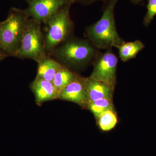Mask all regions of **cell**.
Instances as JSON below:
<instances>
[{"mask_svg":"<svg viewBox=\"0 0 156 156\" xmlns=\"http://www.w3.org/2000/svg\"><path fill=\"white\" fill-rule=\"evenodd\" d=\"M100 53L89 40L72 37L59 45L51 54L59 63L69 69L93 64Z\"/></svg>","mask_w":156,"mask_h":156,"instance_id":"obj_2","label":"cell"},{"mask_svg":"<svg viewBox=\"0 0 156 156\" xmlns=\"http://www.w3.org/2000/svg\"><path fill=\"white\" fill-rule=\"evenodd\" d=\"M87 109L93 114L96 119L104 112L108 110H115V108L113 99L103 98L89 101L87 104Z\"/></svg>","mask_w":156,"mask_h":156,"instance_id":"obj_15","label":"cell"},{"mask_svg":"<svg viewBox=\"0 0 156 156\" xmlns=\"http://www.w3.org/2000/svg\"><path fill=\"white\" fill-rule=\"evenodd\" d=\"M86 85L89 102L103 98L113 99L115 87L89 77L86 78Z\"/></svg>","mask_w":156,"mask_h":156,"instance_id":"obj_10","label":"cell"},{"mask_svg":"<svg viewBox=\"0 0 156 156\" xmlns=\"http://www.w3.org/2000/svg\"><path fill=\"white\" fill-rule=\"evenodd\" d=\"M119 1H105L100 19L86 29L87 40L98 50H107L125 42L117 32L115 20V9Z\"/></svg>","mask_w":156,"mask_h":156,"instance_id":"obj_1","label":"cell"},{"mask_svg":"<svg viewBox=\"0 0 156 156\" xmlns=\"http://www.w3.org/2000/svg\"><path fill=\"white\" fill-rule=\"evenodd\" d=\"M0 23H1V22H0Z\"/></svg>","mask_w":156,"mask_h":156,"instance_id":"obj_20","label":"cell"},{"mask_svg":"<svg viewBox=\"0 0 156 156\" xmlns=\"http://www.w3.org/2000/svg\"><path fill=\"white\" fill-rule=\"evenodd\" d=\"M118 58L112 50L100 53L93 63V70L89 78L115 87Z\"/></svg>","mask_w":156,"mask_h":156,"instance_id":"obj_6","label":"cell"},{"mask_svg":"<svg viewBox=\"0 0 156 156\" xmlns=\"http://www.w3.org/2000/svg\"><path fill=\"white\" fill-rule=\"evenodd\" d=\"M30 87L38 105H41L47 101L58 99L59 92L52 82L36 77L31 83Z\"/></svg>","mask_w":156,"mask_h":156,"instance_id":"obj_9","label":"cell"},{"mask_svg":"<svg viewBox=\"0 0 156 156\" xmlns=\"http://www.w3.org/2000/svg\"><path fill=\"white\" fill-rule=\"evenodd\" d=\"M144 1V0H130L131 2L135 5H138Z\"/></svg>","mask_w":156,"mask_h":156,"instance_id":"obj_19","label":"cell"},{"mask_svg":"<svg viewBox=\"0 0 156 156\" xmlns=\"http://www.w3.org/2000/svg\"><path fill=\"white\" fill-rule=\"evenodd\" d=\"M96 120L98 126L101 131L107 132L112 130L118 122L115 110H108L104 112Z\"/></svg>","mask_w":156,"mask_h":156,"instance_id":"obj_14","label":"cell"},{"mask_svg":"<svg viewBox=\"0 0 156 156\" xmlns=\"http://www.w3.org/2000/svg\"><path fill=\"white\" fill-rule=\"evenodd\" d=\"M73 4H66L44 23L46 53L52 54L58 46L73 37L74 23L70 15V9Z\"/></svg>","mask_w":156,"mask_h":156,"instance_id":"obj_4","label":"cell"},{"mask_svg":"<svg viewBox=\"0 0 156 156\" xmlns=\"http://www.w3.org/2000/svg\"><path fill=\"white\" fill-rule=\"evenodd\" d=\"M86 78L78 75L59 93L58 99L73 102L87 108L89 102L86 85Z\"/></svg>","mask_w":156,"mask_h":156,"instance_id":"obj_8","label":"cell"},{"mask_svg":"<svg viewBox=\"0 0 156 156\" xmlns=\"http://www.w3.org/2000/svg\"><path fill=\"white\" fill-rule=\"evenodd\" d=\"M156 15V0H148L147 12L143 20V24L148 27Z\"/></svg>","mask_w":156,"mask_h":156,"instance_id":"obj_16","label":"cell"},{"mask_svg":"<svg viewBox=\"0 0 156 156\" xmlns=\"http://www.w3.org/2000/svg\"><path fill=\"white\" fill-rule=\"evenodd\" d=\"M144 47V44L141 41L136 40L133 42H125L115 48L119 50V56L121 60L126 62L135 58Z\"/></svg>","mask_w":156,"mask_h":156,"instance_id":"obj_12","label":"cell"},{"mask_svg":"<svg viewBox=\"0 0 156 156\" xmlns=\"http://www.w3.org/2000/svg\"><path fill=\"white\" fill-rule=\"evenodd\" d=\"M26 9L29 16L38 22L44 23L71 0H27Z\"/></svg>","mask_w":156,"mask_h":156,"instance_id":"obj_7","label":"cell"},{"mask_svg":"<svg viewBox=\"0 0 156 156\" xmlns=\"http://www.w3.org/2000/svg\"><path fill=\"white\" fill-rule=\"evenodd\" d=\"M37 63L36 77L50 82L53 81L56 73L65 66L47 55Z\"/></svg>","mask_w":156,"mask_h":156,"instance_id":"obj_11","label":"cell"},{"mask_svg":"<svg viewBox=\"0 0 156 156\" xmlns=\"http://www.w3.org/2000/svg\"><path fill=\"white\" fill-rule=\"evenodd\" d=\"M74 3H79L83 5H88L102 0H71Z\"/></svg>","mask_w":156,"mask_h":156,"instance_id":"obj_17","label":"cell"},{"mask_svg":"<svg viewBox=\"0 0 156 156\" xmlns=\"http://www.w3.org/2000/svg\"><path fill=\"white\" fill-rule=\"evenodd\" d=\"M29 18L26 10L13 8L1 22L0 50L7 56H14L19 49Z\"/></svg>","mask_w":156,"mask_h":156,"instance_id":"obj_3","label":"cell"},{"mask_svg":"<svg viewBox=\"0 0 156 156\" xmlns=\"http://www.w3.org/2000/svg\"><path fill=\"white\" fill-rule=\"evenodd\" d=\"M41 23L29 18L20 47L14 56L20 58H30L37 63L47 56Z\"/></svg>","mask_w":156,"mask_h":156,"instance_id":"obj_5","label":"cell"},{"mask_svg":"<svg viewBox=\"0 0 156 156\" xmlns=\"http://www.w3.org/2000/svg\"><path fill=\"white\" fill-rule=\"evenodd\" d=\"M78 75L76 73L64 66L56 73L52 82L59 93L62 89L71 83Z\"/></svg>","mask_w":156,"mask_h":156,"instance_id":"obj_13","label":"cell"},{"mask_svg":"<svg viewBox=\"0 0 156 156\" xmlns=\"http://www.w3.org/2000/svg\"><path fill=\"white\" fill-rule=\"evenodd\" d=\"M8 57L6 54L3 53L2 51L0 50V61H2L3 59L5 58L6 57Z\"/></svg>","mask_w":156,"mask_h":156,"instance_id":"obj_18","label":"cell"}]
</instances>
